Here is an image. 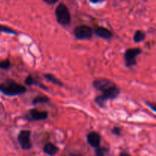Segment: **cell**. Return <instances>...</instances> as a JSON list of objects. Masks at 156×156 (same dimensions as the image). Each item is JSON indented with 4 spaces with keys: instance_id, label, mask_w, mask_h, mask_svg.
<instances>
[{
    "instance_id": "ffe728a7",
    "label": "cell",
    "mask_w": 156,
    "mask_h": 156,
    "mask_svg": "<svg viewBox=\"0 0 156 156\" xmlns=\"http://www.w3.org/2000/svg\"><path fill=\"white\" fill-rule=\"evenodd\" d=\"M146 104V105H147V106L149 107V108H150L152 110V111H153V112H155V111H156L155 103H154V102L147 101Z\"/></svg>"
},
{
    "instance_id": "5bb4252c",
    "label": "cell",
    "mask_w": 156,
    "mask_h": 156,
    "mask_svg": "<svg viewBox=\"0 0 156 156\" xmlns=\"http://www.w3.org/2000/svg\"><path fill=\"white\" fill-rule=\"evenodd\" d=\"M146 39V34L143 30H138L133 35V41L135 43H141Z\"/></svg>"
},
{
    "instance_id": "30bf717a",
    "label": "cell",
    "mask_w": 156,
    "mask_h": 156,
    "mask_svg": "<svg viewBox=\"0 0 156 156\" xmlns=\"http://www.w3.org/2000/svg\"><path fill=\"white\" fill-rule=\"evenodd\" d=\"M93 33H94V34L97 37L101 38H103V39H111L113 37V33L111 30H110L109 29L106 28L105 27H98L93 30Z\"/></svg>"
},
{
    "instance_id": "7a4b0ae2",
    "label": "cell",
    "mask_w": 156,
    "mask_h": 156,
    "mask_svg": "<svg viewBox=\"0 0 156 156\" xmlns=\"http://www.w3.org/2000/svg\"><path fill=\"white\" fill-rule=\"evenodd\" d=\"M120 89H119L117 85L112 87L110 89L107 90V91L102 92V94L101 95L97 96V97L94 98V102L98 105L100 108H104L106 106V102L108 100H113V99H115L118 97V95L120 94Z\"/></svg>"
},
{
    "instance_id": "ba28073f",
    "label": "cell",
    "mask_w": 156,
    "mask_h": 156,
    "mask_svg": "<svg viewBox=\"0 0 156 156\" xmlns=\"http://www.w3.org/2000/svg\"><path fill=\"white\" fill-rule=\"evenodd\" d=\"M47 117H48L47 111H41L34 108L29 111L28 114H26L24 118L27 121H39V120H46Z\"/></svg>"
},
{
    "instance_id": "52a82bcc",
    "label": "cell",
    "mask_w": 156,
    "mask_h": 156,
    "mask_svg": "<svg viewBox=\"0 0 156 156\" xmlns=\"http://www.w3.org/2000/svg\"><path fill=\"white\" fill-rule=\"evenodd\" d=\"M115 85L114 82L108 79H105V78L95 79L93 82V87L101 92H104V91L110 89Z\"/></svg>"
},
{
    "instance_id": "9a60e30c",
    "label": "cell",
    "mask_w": 156,
    "mask_h": 156,
    "mask_svg": "<svg viewBox=\"0 0 156 156\" xmlns=\"http://www.w3.org/2000/svg\"><path fill=\"white\" fill-rule=\"evenodd\" d=\"M50 101V99H49L48 97L47 96H44V95H39L37 97L34 98L32 101V104L34 105H39V104H45V103H48Z\"/></svg>"
},
{
    "instance_id": "e0dca14e",
    "label": "cell",
    "mask_w": 156,
    "mask_h": 156,
    "mask_svg": "<svg viewBox=\"0 0 156 156\" xmlns=\"http://www.w3.org/2000/svg\"><path fill=\"white\" fill-rule=\"evenodd\" d=\"M0 32L8 34L18 35V32H17L16 30H15L14 29L11 28V27H7V26L1 25V24H0Z\"/></svg>"
},
{
    "instance_id": "8992f818",
    "label": "cell",
    "mask_w": 156,
    "mask_h": 156,
    "mask_svg": "<svg viewBox=\"0 0 156 156\" xmlns=\"http://www.w3.org/2000/svg\"><path fill=\"white\" fill-rule=\"evenodd\" d=\"M18 142L20 147L23 150H29L32 148L31 141H30V131L21 130L18 136Z\"/></svg>"
},
{
    "instance_id": "ac0fdd59",
    "label": "cell",
    "mask_w": 156,
    "mask_h": 156,
    "mask_svg": "<svg viewBox=\"0 0 156 156\" xmlns=\"http://www.w3.org/2000/svg\"><path fill=\"white\" fill-rule=\"evenodd\" d=\"M11 67V62L9 59H5V60H2L0 62V69H9Z\"/></svg>"
},
{
    "instance_id": "9c48e42d",
    "label": "cell",
    "mask_w": 156,
    "mask_h": 156,
    "mask_svg": "<svg viewBox=\"0 0 156 156\" xmlns=\"http://www.w3.org/2000/svg\"><path fill=\"white\" fill-rule=\"evenodd\" d=\"M101 141V136L98 133L95 131H92L87 135V142L91 147L94 149L100 146Z\"/></svg>"
},
{
    "instance_id": "5b68a950",
    "label": "cell",
    "mask_w": 156,
    "mask_h": 156,
    "mask_svg": "<svg viewBox=\"0 0 156 156\" xmlns=\"http://www.w3.org/2000/svg\"><path fill=\"white\" fill-rule=\"evenodd\" d=\"M74 36L78 40H90L93 36V30L87 25H79L74 30Z\"/></svg>"
},
{
    "instance_id": "7c38bea8",
    "label": "cell",
    "mask_w": 156,
    "mask_h": 156,
    "mask_svg": "<svg viewBox=\"0 0 156 156\" xmlns=\"http://www.w3.org/2000/svg\"><path fill=\"white\" fill-rule=\"evenodd\" d=\"M24 83L26 84L28 86H32V85H37V86L40 87V88H43V89L47 90V87L45 86L44 85H43L41 82H38L36 79H34V77H32L31 76H28L27 78H26L25 81H24Z\"/></svg>"
},
{
    "instance_id": "44dd1931",
    "label": "cell",
    "mask_w": 156,
    "mask_h": 156,
    "mask_svg": "<svg viewBox=\"0 0 156 156\" xmlns=\"http://www.w3.org/2000/svg\"><path fill=\"white\" fill-rule=\"evenodd\" d=\"M44 1L49 5H53V4H56L59 0H44Z\"/></svg>"
},
{
    "instance_id": "7402d4cb",
    "label": "cell",
    "mask_w": 156,
    "mask_h": 156,
    "mask_svg": "<svg viewBox=\"0 0 156 156\" xmlns=\"http://www.w3.org/2000/svg\"><path fill=\"white\" fill-rule=\"evenodd\" d=\"M90 2L92 3V4H97V3L102 2H105V0H89Z\"/></svg>"
},
{
    "instance_id": "3957f363",
    "label": "cell",
    "mask_w": 156,
    "mask_h": 156,
    "mask_svg": "<svg viewBox=\"0 0 156 156\" xmlns=\"http://www.w3.org/2000/svg\"><path fill=\"white\" fill-rule=\"evenodd\" d=\"M56 21L60 25L69 26L71 23V14L68 7L63 3H61L56 7L55 12Z\"/></svg>"
},
{
    "instance_id": "d6986e66",
    "label": "cell",
    "mask_w": 156,
    "mask_h": 156,
    "mask_svg": "<svg viewBox=\"0 0 156 156\" xmlns=\"http://www.w3.org/2000/svg\"><path fill=\"white\" fill-rule=\"evenodd\" d=\"M111 133L116 136H120L121 135V128L118 127V126H115V127H114L112 129Z\"/></svg>"
},
{
    "instance_id": "603a6c76",
    "label": "cell",
    "mask_w": 156,
    "mask_h": 156,
    "mask_svg": "<svg viewBox=\"0 0 156 156\" xmlns=\"http://www.w3.org/2000/svg\"><path fill=\"white\" fill-rule=\"evenodd\" d=\"M120 156H130V155H129V154L126 153V152H121V153L120 154Z\"/></svg>"
},
{
    "instance_id": "277c9868",
    "label": "cell",
    "mask_w": 156,
    "mask_h": 156,
    "mask_svg": "<svg viewBox=\"0 0 156 156\" xmlns=\"http://www.w3.org/2000/svg\"><path fill=\"white\" fill-rule=\"evenodd\" d=\"M142 53V50L139 47L128 49L124 53V61L126 67H132L137 63L136 57Z\"/></svg>"
},
{
    "instance_id": "cb8c5ba5",
    "label": "cell",
    "mask_w": 156,
    "mask_h": 156,
    "mask_svg": "<svg viewBox=\"0 0 156 156\" xmlns=\"http://www.w3.org/2000/svg\"><path fill=\"white\" fill-rule=\"evenodd\" d=\"M72 156H81V155H72Z\"/></svg>"
},
{
    "instance_id": "6da1fadb",
    "label": "cell",
    "mask_w": 156,
    "mask_h": 156,
    "mask_svg": "<svg viewBox=\"0 0 156 156\" xmlns=\"http://www.w3.org/2000/svg\"><path fill=\"white\" fill-rule=\"evenodd\" d=\"M0 91L5 95L13 97L24 94L27 91V88L12 79H7L0 85Z\"/></svg>"
},
{
    "instance_id": "2e32d148",
    "label": "cell",
    "mask_w": 156,
    "mask_h": 156,
    "mask_svg": "<svg viewBox=\"0 0 156 156\" xmlns=\"http://www.w3.org/2000/svg\"><path fill=\"white\" fill-rule=\"evenodd\" d=\"M109 152V149L106 147H102V146H98L95 148L94 153L96 156H106Z\"/></svg>"
},
{
    "instance_id": "8fae6325",
    "label": "cell",
    "mask_w": 156,
    "mask_h": 156,
    "mask_svg": "<svg viewBox=\"0 0 156 156\" xmlns=\"http://www.w3.org/2000/svg\"><path fill=\"white\" fill-rule=\"evenodd\" d=\"M43 151L45 154L49 156H55L58 152H59V148L54 144L51 143H47L44 145L43 148Z\"/></svg>"
},
{
    "instance_id": "4fadbf2b",
    "label": "cell",
    "mask_w": 156,
    "mask_h": 156,
    "mask_svg": "<svg viewBox=\"0 0 156 156\" xmlns=\"http://www.w3.org/2000/svg\"><path fill=\"white\" fill-rule=\"evenodd\" d=\"M44 77L45 78L46 80H47L48 82H52L53 84H55V85H58V86L63 87V83H62L60 80H59L56 76H53V75L50 74V73H47V74L44 75Z\"/></svg>"
}]
</instances>
